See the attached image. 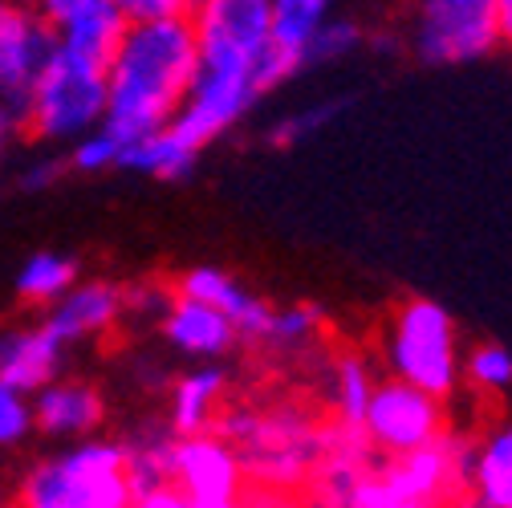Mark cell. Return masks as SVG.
Masks as SVG:
<instances>
[{"label": "cell", "mask_w": 512, "mask_h": 508, "mask_svg": "<svg viewBox=\"0 0 512 508\" xmlns=\"http://www.w3.org/2000/svg\"><path fill=\"white\" fill-rule=\"evenodd\" d=\"M200 66L196 29L187 17L131 25L106 66V118L102 131L131 147L155 131H167Z\"/></svg>", "instance_id": "obj_1"}, {"label": "cell", "mask_w": 512, "mask_h": 508, "mask_svg": "<svg viewBox=\"0 0 512 508\" xmlns=\"http://www.w3.org/2000/svg\"><path fill=\"white\" fill-rule=\"evenodd\" d=\"M387 366L391 378L443 403L460 383V338L452 313L431 297H407L391 317Z\"/></svg>", "instance_id": "obj_2"}, {"label": "cell", "mask_w": 512, "mask_h": 508, "mask_svg": "<svg viewBox=\"0 0 512 508\" xmlns=\"http://www.w3.org/2000/svg\"><path fill=\"white\" fill-rule=\"evenodd\" d=\"M126 448L114 439H82L25 484V508H131Z\"/></svg>", "instance_id": "obj_3"}, {"label": "cell", "mask_w": 512, "mask_h": 508, "mask_svg": "<svg viewBox=\"0 0 512 508\" xmlns=\"http://www.w3.org/2000/svg\"><path fill=\"white\" fill-rule=\"evenodd\" d=\"M102 118H106V74L53 53L29 90V102L21 114L25 131L41 143H74L98 131Z\"/></svg>", "instance_id": "obj_4"}, {"label": "cell", "mask_w": 512, "mask_h": 508, "mask_svg": "<svg viewBox=\"0 0 512 508\" xmlns=\"http://www.w3.org/2000/svg\"><path fill=\"white\" fill-rule=\"evenodd\" d=\"M496 45V0H419L411 49L423 66H464Z\"/></svg>", "instance_id": "obj_5"}, {"label": "cell", "mask_w": 512, "mask_h": 508, "mask_svg": "<svg viewBox=\"0 0 512 508\" xmlns=\"http://www.w3.org/2000/svg\"><path fill=\"white\" fill-rule=\"evenodd\" d=\"M256 86L248 66H196L175 118L167 131L187 143L191 151H204L208 143L224 139L232 126L256 106Z\"/></svg>", "instance_id": "obj_6"}, {"label": "cell", "mask_w": 512, "mask_h": 508, "mask_svg": "<svg viewBox=\"0 0 512 508\" xmlns=\"http://www.w3.org/2000/svg\"><path fill=\"white\" fill-rule=\"evenodd\" d=\"M322 427H317L305 411L297 407H277L269 415H261L252 443L240 448V468L252 472L265 484H297L309 472H317L322 464Z\"/></svg>", "instance_id": "obj_7"}, {"label": "cell", "mask_w": 512, "mask_h": 508, "mask_svg": "<svg viewBox=\"0 0 512 508\" xmlns=\"http://www.w3.org/2000/svg\"><path fill=\"white\" fill-rule=\"evenodd\" d=\"M196 29L200 66H248L273 41L269 0H204L187 17Z\"/></svg>", "instance_id": "obj_8"}, {"label": "cell", "mask_w": 512, "mask_h": 508, "mask_svg": "<svg viewBox=\"0 0 512 508\" xmlns=\"http://www.w3.org/2000/svg\"><path fill=\"white\" fill-rule=\"evenodd\" d=\"M362 435L374 452H387L395 460L411 456L443 435V407L399 378H387V383H374L362 415Z\"/></svg>", "instance_id": "obj_9"}, {"label": "cell", "mask_w": 512, "mask_h": 508, "mask_svg": "<svg viewBox=\"0 0 512 508\" xmlns=\"http://www.w3.org/2000/svg\"><path fill=\"white\" fill-rule=\"evenodd\" d=\"M53 53V25L29 13L25 0H9L0 9V106L13 114V122H21L29 90Z\"/></svg>", "instance_id": "obj_10"}, {"label": "cell", "mask_w": 512, "mask_h": 508, "mask_svg": "<svg viewBox=\"0 0 512 508\" xmlns=\"http://www.w3.org/2000/svg\"><path fill=\"white\" fill-rule=\"evenodd\" d=\"M244 480L240 456L236 448L216 435H187L175 439V452H171V484L191 500V504H212V500H236Z\"/></svg>", "instance_id": "obj_11"}, {"label": "cell", "mask_w": 512, "mask_h": 508, "mask_svg": "<svg viewBox=\"0 0 512 508\" xmlns=\"http://www.w3.org/2000/svg\"><path fill=\"white\" fill-rule=\"evenodd\" d=\"M378 488H382V496H387L391 508H435L447 492H456L452 443H447V431L435 443H427V448L382 464Z\"/></svg>", "instance_id": "obj_12"}, {"label": "cell", "mask_w": 512, "mask_h": 508, "mask_svg": "<svg viewBox=\"0 0 512 508\" xmlns=\"http://www.w3.org/2000/svg\"><path fill=\"white\" fill-rule=\"evenodd\" d=\"M175 297H187V301H200V305H212L216 313L228 317V326L236 330V338H248V342H265L269 338V326H273V305L261 301L256 293H248L240 281H232L224 269H212V265H196L187 269L175 285Z\"/></svg>", "instance_id": "obj_13"}, {"label": "cell", "mask_w": 512, "mask_h": 508, "mask_svg": "<svg viewBox=\"0 0 512 508\" xmlns=\"http://www.w3.org/2000/svg\"><path fill=\"white\" fill-rule=\"evenodd\" d=\"M126 29H131V21L118 13L114 0H94V5H86V9H78L66 21L53 25V45H57L61 57L78 61V66H86V70L106 74Z\"/></svg>", "instance_id": "obj_14"}, {"label": "cell", "mask_w": 512, "mask_h": 508, "mask_svg": "<svg viewBox=\"0 0 512 508\" xmlns=\"http://www.w3.org/2000/svg\"><path fill=\"white\" fill-rule=\"evenodd\" d=\"M61 346L45 326H5L0 330V387L17 395H37L57 383Z\"/></svg>", "instance_id": "obj_15"}, {"label": "cell", "mask_w": 512, "mask_h": 508, "mask_svg": "<svg viewBox=\"0 0 512 508\" xmlns=\"http://www.w3.org/2000/svg\"><path fill=\"white\" fill-rule=\"evenodd\" d=\"M122 317V285H110V281H82L74 285L61 301L49 305L45 313V330L61 342H82V338H94L102 330H110Z\"/></svg>", "instance_id": "obj_16"}, {"label": "cell", "mask_w": 512, "mask_h": 508, "mask_svg": "<svg viewBox=\"0 0 512 508\" xmlns=\"http://www.w3.org/2000/svg\"><path fill=\"white\" fill-rule=\"evenodd\" d=\"M159 326H163V338L191 358H220L236 346V330L228 326V317L216 313L212 305L187 301V297H171Z\"/></svg>", "instance_id": "obj_17"}, {"label": "cell", "mask_w": 512, "mask_h": 508, "mask_svg": "<svg viewBox=\"0 0 512 508\" xmlns=\"http://www.w3.org/2000/svg\"><path fill=\"white\" fill-rule=\"evenodd\" d=\"M29 403H33V427H41L45 435H86L90 439V431L106 415L102 395L90 383H49Z\"/></svg>", "instance_id": "obj_18"}, {"label": "cell", "mask_w": 512, "mask_h": 508, "mask_svg": "<svg viewBox=\"0 0 512 508\" xmlns=\"http://www.w3.org/2000/svg\"><path fill=\"white\" fill-rule=\"evenodd\" d=\"M220 399H224V370L220 366H196V370H187L183 378H175V387H171V419H167V431L175 439L212 431V423L220 415Z\"/></svg>", "instance_id": "obj_19"}, {"label": "cell", "mask_w": 512, "mask_h": 508, "mask_svg": "<svg viewBox=\"0 0 512 508\" xmlns=\"http://www.w3.org/2000/svg\"><path fill=\"white\" fill-rule=\"evenodd\" d=\"M472 500L480 508H512V423H504L480 443Z\"/></svg>", "instance_id": "obj_20"}, {"label": "cell", "mask_w": 512, "mask_h": 508, "mask_svg": "<svg viewBox=\"0 0 512 508\" xmlns=\"http://www.w3.org/2000/svg\"><path fill=\"white\" fill-rule=\"evenodd\" d=\"M196 159H200V151L179 143L171 131H155V135H147L131 147H122L118 167L151 175V179H187L191 171H196Z\"/></svg>", "instance_id": "obj_21"}, {"label": "cell", "mask_w": 512, "mask_h": 508, "mask_svg": "<svg viewBox=\"0 0 512 508\" xmlns=\"http://www.w3.org/2000/svg\"><path fill=\"white\" fill-rule=\"evenodd\" d=\"M122 448H126V484H131L135 500L171 484V452H175L171 431H143L126 439Z\"/></svg>", "instance_id": "obj_22"}, {"label": "cell", "mask_w": 512, "mask_h": 508, "mask_svg": "<svg viewBox=\"0 0 512 508\" xmlns=\"http://www.w3.org/2000/svg\"><path fill=\"white\" fill-rule=\"evenodd\" d=\"M273 5V45L301 61L313 33L330 21L334 0H269Z\"/></svg>", "instance_id": "obj_23"}, {"label": "cell", "mask_w": 512, "mask_h": 508, "mask_svg": "<svg viewBox=\"0 0 512 508\" xmlns=\"http://www.w3.org/2000/svg\"><path fill=\"white\" fill-rule=\"evenodd\" d=\"M78 285V265L66 252H37L17 273V293L37 305H53Z\"/></svg>", "instance_id": "obj_24"}, {"label": "cell", "mask_w": 512, "mask_h": 508, "mask_svg": "<svg viewBox=\"0 0 512 508\" xmlns=\"http://www.w3.org/2000/svg\"><path fill=\"white\" fill-rule=\"evenodd\" d=\"M370 395H374V374H370L366 358L362 354H342L334 362V403L342 411V423L362 427Z\"/></svg>", "instance_id": "obj_25"}, {"label": "cell", "mask_w": 512, "mask_h": 508, "mask_svg": "<svg viewBox=\"0 0 512 508\" xmlns=\"http://www.w3.org/2000/svg\"><path fill=\"white\" fill-rule=\"evenodd\" d=\"M362 41H366L362 25L330 17L322 29L313 33V41L305 45V53H301V70H305V66H330V61H342V57H350Z\"/></svg>", "instance_id": "obj_26"}, {"label": "cell", "mask_w": 512, "mask_h": 508, "mask_svg": "<svg viewBox=\"0 0 512 508\" xmlns=\"http://www.w3.org/2000/svg\"><path fill=\"white\" fill-rule=\"evenodd\" d=\"M346 110H350V98H326V102H317V106H305V110H297V114L273 122L269 143H273V147H293V143L317 135L322 126H330V122H334L338 114H346Z\"/></svg>", "instance_id": "obj_27"}, {"label": "cell", "mask_w": 512, "mask_h": 508, "mask_svg": "<svg viewBox=\"0 0 512 508\" xmlns=\"http://www.w3.org/2000/svg\"><path fill=\"white\" fill-rule=\"evenodd\" d=\"M460 370L472 378L476 391H508L512 387V354L496 342H480L460 358Z\"/></svg>", "instance_id": "obj_28"}, {"label": "cell", "mask_w": 512, "mask_h": 508, "mask_svg": "<svg viewBox=\"0 0 512 508\" xmlns=\"http://www.w3.org/2000/svg\"><path fill=\"white\" fill-rule=\"evenodd\" d=\"M322 330V309L313 305H289V309H273V326H269V346L277 350H301L317 338Z\"/></svg>", "instance_id": "obj_29"}, {"label": "cell", "mask_w": 512, "mask_h": 508, "mask_svg": "<svg viewBox=\"0 0 512 508\" xmlns=\"http://www.w3.org/2000/svg\"><path fill=\"white\" fill-rule=\"evenodd\" d=\"M118 155H122V147L102 131H90V135H82V139H74V151H70V167L74 171H86V175H98V171H110V167H118Z\"/></svg>", "instance_id": "obj_30"}, {"label": "cell", "mask_w": 512, "mask_h": 508, "mask_svg": "<svg viewBox=\"0 0 512 508\" xmlns=\"http://www.w3.org/2000/svg\"><path fill=\"white\" fill-rule=\"evenodd\" d=\"M33 431V403L9 387H0V448L21 443Z\"/></svg>", "instance_id": "obj_31"}, {"label": "cell", "mask_w": 512, "mask_h": 508, "mask_svg": "<svg viewBox=\"0 0 512 508\" xmlns=\"http://www.w3.org/2000/svg\"><path fill=\"white\" fill-rule=\"evenodd\" d=\"M118 13L131 21V25H151V21H175L187 17L183 0H114Z\"/></svg>", "instance_id": "obj_32"}, {"label": "cell", "mask_w": 512, "mask_h": 508, "mask_svg": "<svg viewBox=\"0 0 512 508\" xmlns=\"http://www.w3.org/2000/svg\"><path fill=\"white\" fill-rule=\"evenodd\" d=\"M25 5H29V13H37L45 25H57V21H66L70 13L94 5V0H25Z\"/></svg>", "instance_id": "obj_33"}, {"label": "cell", "mask_w": 512, "mask_h": 508, "mask_svg": "<svg viewBox=\"0 0 512 508\" xmlns=\"http://www.w3.org/2000/svg\"><path fill=\"white\" fill-rule=\"evenodd\" d=\"M57 179H61V163H57V159H41V163L25 167L21 187H25V192H49Z\"/></svg>", "instance_id": "obj_34"}, {"label": "cell", "mask_w": 512, "mask_h": 508, "mask_svg": "<svg viewBox=\"0 0 512 508\" xmlns=\"http://www.w3.org/2000/svg\"><path fill=\"white\" fill-rule=\"evenodd\" d=\"M131 508H191V500L175 488V484H167V488H155V492H147V496H139Z\"/></svg>", "instance_id": "obj_35"}, {"label": "cell", "mask_w": 512, "mask_h": 508, "mask_svg": "<svg viewBox=\"0 0 512 508\" xmlns=\"http://www.w3.org/2000/svg\"><path fill=\"white\" fill-rule=\"evenodd\" d=\"M496 33L500 45H512V0H496Z\"/></svg>", "instance_id": "obj_36"}, {"label": "cell", "mask_w": 512, "mask_h": 508, "mask_svg": "<svg viewBox=\"0 0 512 508\" xmlns=\"http://www.w3.org/2000/svg\"><path fill=\"white\" fill-rule=\"evenodd\" d=\"M13 126H17V122H13V114H9L5 106H0V151H5V143H9V135H13Z\"/></svg>", "instance_id": "obj_37"}, {"label": "cell", "mask_w": 512, "mask_h": 508, "mask_svg": "<svg viewBox=\"0 0 512 508\" xmlns=\"http://www.w3.org/2000/svg\"><path fill=\"white\" fill-rule=\"evenodd\" d=\"M191 508H240L236 500H212V504H191Z\"/></svg>", "instance_id": "obj_38"}, {"label": "cell", "mask_w": 512, "mask_h": 508, "mask_svg": "<svg viewBox=\"0 0 512 508\" xmlns=\"http://www.w3.org/2000/svg\"><path fill=\"white\" fill-rule=\"evenodd\" d=\"M452 508H480V504H476V500H472V496H464V500H456V504H452Z\"/></svg>", "instance_id": "obj_39"}, {"label": "cell", "mask_w": 512, "mask_h": 508, "mask_svg": "<svg viewBox=\"0 0 512 508\" xmlns=\"http://www.w3.org/2000/svg\"><path fill=\"white\" fill-rule=\"evenodd\" d=\"M183 5H187V17H191V13H196V9L204 5V0H183Z\"/></svg>", "instance_id": "obj_40"}, {"label": "cell", "mask_w": 512, "mask_h": 508, "mask_svg": "<svg viewBox=\"0 0 512 508\" xmlns=\"http://www.w3.org/2000/svg\"><path fill=\"white\" fill-rule=\"evenodd\" d=\"M5 5H9V0H0V9H5Z\"/></svg>", "instance_id": "obj_41"}]
</instances>
